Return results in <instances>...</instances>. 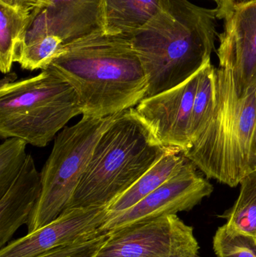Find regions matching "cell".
Returning a JSON list of instances; mask_svg holds the SVG:
<instances>
[{"label":"cell","mask_w":256,"mask_h":257,"mask_svg":"<svg viewBox=\"0 0 256 257\" xmlns=\"http://www.w3.org/2000/svg\"><path fill=\"white\" fill-rule=\"evenodd\" d=\"M51 66L75 90L86 117L135 108L148 89L131 36L96 33L66 45Z\"/></svg>","instance_id":"1"},{"label":"cell","mask_w":256,"mask_h":257,"mask_svg":"<svg viewBox=\"0 0 256 257\" xmlns=\"http://www.w3.org/2000/svg\"><path fill=\"white\" fill-rule=\"evenodd\" d=\"M217 9L189 0H162L159 13L132 42L151 97L180 85L199 71L215 48Z\"/></svg>","instance_id":"2"},{"label":"cell","mask_w":256,"mask_h":257,"mask_svg":"<svg viewBox=\"0 0 256 257\" xmlns=\"http://www.w3.org/2000/svg\"><path fill=\"white\" fill-rule=\"evenodd\" d=\"M183 153L208 178L235 187L256 169V79L237 93L229 69L215 75V102L210 117Z\"/></svg>","instance_id":"3"},{"label":"cell","mask_w":256,"mask_h":257,"mask_svg":"<svg viewBox=\"0 0 256 257\" xmlns=\"http://www.w3.org/2000/svg\"><path fill=\"white\" fill-rule=\"evenodd\" d=\"M172 149L158 142L135 108L119 113L98 140L68 208H107Z\"/></svg>","instance_id":"4"},{"label":"cell","mask_w":256,"mask_h":257,"mask_svg":"<svg viewBox=\"0 0 256 257\" xmlns=\"http://www.w3.org/2000/svg\"><path fill=\"white\" fill-rule=\"evenodd\" d=\"M81 114L72 86L51 66L32 78L0 86V136L44 148Z\"/></svg>","instance_id":"5"},{"label":"cell","mask_w":256,"mask_h":257,"mask_svg":"<svg viewBox=\"0 0 256 257\" xmlns=\"http://www.w3.org/2000/svg\"><path fill=\"white\" fill-rule=\"evenodd\" d=\"M117 114L83 116L78 123L65 127L56 136L41 172L42 193L27 223L28 233L48 224L69 207L98 140Z\"/></svg>","instance_id":"6"},{"label":"cell","mask_w":256,"mask_h":257,"mask_svg":"<svg viewBox=\"0 0 256 257\" xmlns=\"http://www.w3.org/2000/svg\"><path fill=\"white\" fill-rule=\"evenodd\" d=\"M199 244L193 228L177 214L108 232L93 257H194Z\"/></svg>","instance_id":"7"},{"label":"cell","mask_w":256,"mask_h":257,"mask_svg":"<svg viewBox=\"0 0 256 257\" xmlns=\"http://www.w3.org/2000/svg\"><path fill=\"white\" fill-rule=\"evenodd\" d=\"M213 192V187L186 160L181 169L136 205L107 218L100 230L108 232L167 215L191 211Z\"/></svg>","instance_id":"8"},{"label":"cell","mask_w":256,"mask_h":257,"mask_svg":"<svg viewBox=\"0 0 256 257\" xmlns=\"http://www.w3.org/2000/svg\"><path fill=\"white\" fill-rule=\"evenodd\" d=\"M216 9L223 28L218 36L219 67L231 71L241 96L256 79V0H222Z\"/></svg>","instance_id":"9"},{"label":"cell","mask_w":256,"mask_h":257,"mask_svg":"<svg viewBox=\"0 0 256 257\" xmlns=\"http://www.w3.org/2000/svg\"><path fill=\"white\" fill-rule=\"evenodd\" d=\"M200 70L180 85L151 97L135 107L158 142L184 152L190 148L192 105Z\"/></svg>","instance_id":"10"},{"label":"cell","mask_w":256,"mask_h":257,"mask_svg":"<svg viewBox=\"0 0 256 257\" xmlns=\"http://www.w3.org/2000/svg\"><path fill=\"white\" fill-rule=\"evenodd\" d=\"M101 33L103 0H42L33 12L24 43L54 35L67 45Z\"/></svg>","instance_id":"11"},{"label":"cell","mask_w":256,"mask_h":257,"mask_svg":"<svg viewBox=\"0 0 256 257\" xmlns=\"http://www.w3.org/2000/svg\"><path fill=\"white\" fill-rule=\"evenodd\" d=\"M108 217L106 208H68L40 229L0 250V257H36L100 230Z\"/></svg>","instance_id":"12"},{"label":"cell","mask_w":256,"mask_h":257,"mask_svg":"<svg viewBox=\"0 0 256 257\" xmlns=\"http://www.w3.org/2000/svg\"><path fill=\"white\" fill-rule=\"evenodd\" d=\"M41 172L28 154L27 161L7 191L0 196V247L9 242L15 232L28 223L42 193Z\"/></svg>","instance_id":"13"},{"label":"cell","mask_w":256,"mask_h":257,"mask_svg":"<svg viewBox=\"0 0 256 257\" xmlns=\"http://www.w3.org/2000/svg\"><path fill=\"white\" fill-rule=\"evenodd\" d=\"M39 0H0V69L11 72L25 42L32 15Z\"/></svg>","instance_id":"14"},{"label":"cell","mask_w":256,"mask_h":257,"mask_svg":"<svg viewBox=\"0 0 256 257\" xmlns=\"http://www.w3.org/2000/svg\"><path fill=\"white\" fill-rule=\"evenodd\" d=\"M187 159L178 149H172L156 162L129 190L106 208L108 217L132 208L175 175Z\"/></svg>","instance_id":"15"},{"label":"cell","mask_w":256,"mask_h":257,"mask_svg":"<svg viewBox=\"0 0 256 257\" xmlns=\"http://www.w3.org/2000/svg\"><path fill=\"white\" fill-rule=\"evenodd\" d=\"M162 0H103L104 33L133 36L158 13Z\"/></svg>","instance_id":"16"},{"label":"cell","mask_w":256,"mask_h":257,"mask_svg":"<svg viewBox=\"0 0 256 257\" xmlns=\"http://www.w3.org/2000/svg\"><path fill=\"white\" fill-rule=\"evenodd\" d=\"M240 190L234 205L220 216L229 229L256 237V169L240 183Z\"/></svg>","instance_id":"17"},{"label":"cell","mask_w":256,"mask_h":257,"mask_svg":"<svg viewBox=\"0 0 256 257\" xmlns=\"http://www.w3.org/2000/svg\"><path fill=\"white\" fill-rule=\"evenodd\" d=\"M216 69L209 61L200 69L191 117L192 143L204 128L214 105Z\"/></svg>","instance_id":"18"},{"label":"cell","mask_w":256,"mask_h":257,"mask_svg":"<svg viewBox=\"0 0 256 257\" xmlns=\"http://www.w3.org/2000/svg\"><path fill=\"white\" fill-rule=\"evenodd\" d=\"M65 46L64 42L54 35L36 38L22 45L17 63L27 70H45L64 51Z\"/></svg>","instance_id":"19"},{"label":"cell","mask_w":256,"mask_h":257,"mask_svg":"<svg viewBox=\"0 0 256 257\" xmlns=\"http://www.w3.org/2000/svg\"><path fill=\"white\" fill-rule=\"evenodd\" d=\"M27 145L22 139L9 138L0 146V196L7 191L22 170L28 157Z\"/></svg>","instance_id":"20"},{"label":"cell","mask_w":256,"mask_h":257,"mask_svg":"<svg viewBox=\"0 0 256 257\" xmlns=\"http://www.w3.org/2000/svg\"><path fill=\"white\" fill-rule=\"evenodd\" d=\"M213 248L218 257H256V237L235 232L224 224L213 236Z\"/></svg>","instance_id":"21"},{"label":"cell","mask_w":256,"mask_h":257,"mask_svg":"<svg viewBox=\"0 0 256 257\" xmlns=\"http://www.w3.org/2000/svg\"><path fill=\"white\" fill-rule=\"evenodd\" d=\"M107 237L108 232L96 231L74 242L44 252L36 257H90L105 242Z\"/></svg>","instance_id":"22"},{"label":"cell","mask_w":256,"mask_h":257,"mask_svg":"<svg viewBox=\"0 0 256 257\" xmlns=\"http://www.w3.org/2000/svg\"><path fill=\"white\" fill-rule=\"evenodd\" d=\"M16 75L15 73L9 74V75H6L3 79H2L1 84L0 86L5 85V84H9V83L14 82L16 80Z\"/></svg>","instance_id":"23"},{"label":"cell","mask_w":256,"mask_h":257,"mask_svg":"<svg viewBox=\"0 0 256 257\" xmlns=\"http://www.w3.org/2000/svg\"><path fill=\"white\" fill-rule=\"evenodd\" d=\"M213 1H215L216 2V3H220L221 1H222V0H213Z\"/></svg>","instance_id":"24"},{"label":"cell","mask_w":256,"mask_h":257,"mask_svg":"<svg viewBox=\"0 0 256 257\" xmlns=\"http://www.w3.org/2000/svg\"><path fill=\"white\" fill-rule=\"evenodd\" d=\"M194 257H201V256H198V254H197V255H195V256H194Z\"/></svg>","instance_id":"25"},{"label":"cell","mask_w":256,"mask_h":257,"mask_svg":"<svg viewBox=\"0 0 256 257\" xmlns=\"http://www.w3.org/2000/svg\"><path fill=\"white\" fill-rule=\"evenodd\" d=\"M90 257H93V255H92V256H90Z\"/></svg>","instance_id":"26"},{"label":"cell","mask_w":256,"mask_h":257,"mask_svg":"<svg viewBox=\"0 0 256 257\" xmlns=\"http://www.w3.org/2000/svg\"><path fill=\"white\" fill-rule=\"evenodd\" d=\"M39 1H41V0H39Z\"/></svg>","instance_id":"27"}]
</instances>
